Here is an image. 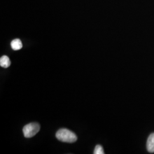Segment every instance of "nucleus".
<instances>
[{
	"label": "nucleus",
	"mask_w": 154,
	"mask_h": 154,
	"mask_svg": "<svg viewBox=\"0 0 154 154\" xmlns=\"http://www.w3.org/2000/svg\"><path fill=\"white\" fill-rule=\"evenodd\" d=\"M56 138L59 140L65 143H74L77 140L75 134L66 128L59 130L56 133Z\"/></svg>",
	"instance_id": "obj_1"
},
{
	"label": "nucleus",
	"mask_w": 154,
	"mask_h": 154,
	"mask_svg": "<svg viewBox=\"0 0 154 154\" xmlns=\"http://www.w3.org/2000/svg\"><path fill=\"white\" fill-rule=\"evenodd\" d=\"M40 130V126L37 123H31L23 128V133L25 138H30L35 135Z\"/></svg>",
	"instance_id": "obj_2"
},
{
	"label": "nucleus",
	"mask_w": 154,
	"mask_h": 154,
	"mask_svg": "<svg viewBox=\"0 0 154 154\" xmlns=\"http://www.w3.org/2000/svg\"><path fill=\"white\" fill-rule=\"evenodd\" d=\"M147 149L149 152H154V133H152L148 138L147 141Z\"/></svg>",
	"instance_id": "obj_3"
},
{
	"label": "nucleus",
	"mask_w": 154,
	"mask_h": 154,
	"mask_svg": "<svg viewBox=\"0 0 154 154\" xmlns=\"http://www.w3.org/2000/svg\"><path fill=\"white\" fill-rule=\"evenodd\" d=\"M11 61L9 58L6 55H3L0 58V66L4 68H8L11 65Z\"/></svg>",
	"instance_id": "obj_4"
},
{
	"label": "nucleus",
	"mask_w": 154,
	"mask_h": 154,
	"mask_svg": "<svg viewBox=\"0 0 154 154\" xmlns=\"http://www.w3.org/2000/svg\"><path fill=\"white\" fill-rule=\"evenodd\" d=\"M11 47L14 50H19L22 49V44L20 39H15L11 42Z\"/></svg>",
	"instance_id": "obj_5"
},
{
	"label": "nucleus",
	"mask_w": 154,
	"mask_h": 154,
	"mask_svg": "<svg viewBox=\"0 0 154 154\" xmlns=\"http://www.w3.org/2000/svg\"><path fill=\"white\" fill-rule=\"evenodd\" d=\"M94 154H104V151L102 147V146H101L100 145H97L96 146L94 151Z\"/></svg>",
	"instance_id": "obj_6"
}]
</instances>
